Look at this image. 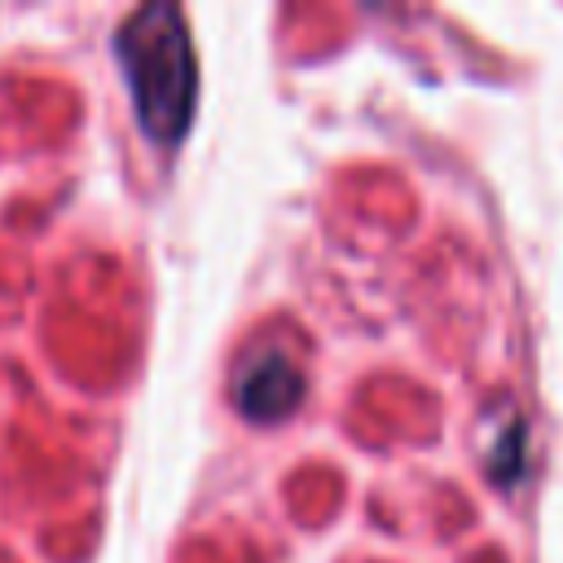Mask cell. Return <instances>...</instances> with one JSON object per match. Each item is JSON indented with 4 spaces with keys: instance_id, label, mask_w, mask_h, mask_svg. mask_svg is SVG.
<instances>
[{
    "instance_id": "obj_1",
    "label": "cell",
    "mask_w": 563,
    "mask_h": 563,
    "mask_svg": "<svg viewBox=\"0 0 563 563\" xmlns=\"http://www.w3.org/2000/svg\"><path fill=\"white\" fill-rule=\"evenodd\" d=\"M114 48L145 136L154 145H176L194 119V97H198V66L185 18L172 4L136 9L119 26Z\"/></svg>"
},
{
    "instance_id": "obj_2",
    "label": "cell",
    "mask_w": 563,
    "mask_h": 563,
    "mask_svg": "<svg viewBox=\"0 0 563 563\" xmlns=\"http://www.w3.org/2000/svg\"><path fill=\"white\" fill-rule=\"evenodd\" d=\"M303 396V374L295 369L290 356L282 352H264L255 356L242 378H238V405L246 418L255 422H273V418H286Z\"/></svg>"
}]
</instances>
